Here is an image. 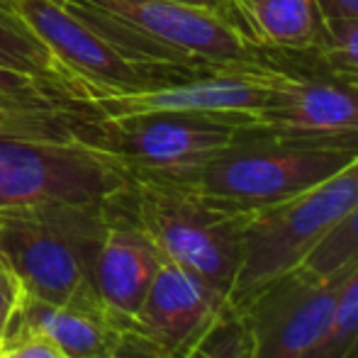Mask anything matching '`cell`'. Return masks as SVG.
I'll return each instance as SVG.
<instances>
[{
    "label": "cell",
    "instance_id": "1",
    "mask_svg": "<svg viewBox=\"0 0 358 358\" xmlns=\"http://www.w3.org/2000/svg\"><path fill=\"white\" fill-rule=\"evenodd\" d=\"M115 49L193 73L259 69L275 62L227 15L176 0H62Z\"/></svg>",
    "mask_w": 358,
    "mask_h": 358
},
{
    "label": "cell",
    "instance_id": "2",
    "mask_svg": "<svg viewBox=\"0 0 358 358\" xmlns=\"http://www.w3.org/2000/svg\"><path fill=\"white\" fill-rule=\"evenodd\" d=\"M108 220L110 203L3 208L0 259L20 280L22 292L37 300L108 312L95 285Z\"/></svg>",
    "mask_w": 358,
    "mask_h": 358
},
{
    "label": "cell",
    "instance_id": "3",
    "mask_svg": "<svg viewBox=\"0 0 358 358\" xmlns=\"http://www.w3.org/2000/svg\"><path fill=\"white\" fill-rule=\"evenodd\" d=\"M117 205L154 239L166 261L183 266L229 300L251 213L154 178H132Z\"/></svg>",
    "mask_w": 358,
    "mask_h": 358
},
{
    "label": "cell",
    "instance_id": "4",
    "mask_svg": "<svg viewBox=\"0 0 358 358\" xmlns=\"http://www.w3.org/2000/svg\"><path fill=\"white\" fill-rule=\"evenodd\" d=\"M356 159L358 146L287 137L251 124L222 154L169 183L254 215L305 193Z\"/></svg>",
    "mask_w": 358,
    "mask_h": 358
},
{
    "label": "cell",
    "instance_id": "5",
    "mask_svg": "<svg viewBox=\"0 0 358 358\" xmlns=\"http://www.w3.org/2000/svg\"><path fill=\"white\" fill-rule=\"evenodd\" d=\"M251 124L254 117L241 113H95L76 124V137L115 159L132 178L178 180L222 154Z\"/></svg>",
    "mask_w": 358,
    "mask_h": 358
},
{
    "label": "cell",
    "instance_id": "6",
    "mask_svg": "<svg viewBox=\"0 0 358 358\" xmlns=\"http://www.w3.org/2000/svg\"><path fill=\"white\" fill-rule=\"evenodd\" d=\"M132 176L76 134L0 127V210L49 203H110Z\"/></svg>",
    "mask_w": 358,
    "mask_h": 358
},
{
    "label": "cell",
    "instance_id": "7",
    "mask_svg": "<svg viewBox=\"0 0 358 358\" xmlns=\"http://www.w3.org/2000/svg\"><path fill=\"white\" fill-rule=\"evenodd\" d=\"M358 205V159L305 193L254 213L244 231V256L231 290L239 307L268 280L305 261V256Z\"/></svg>",
    "mask_w": 358,
    "mask_h": 358
},
{
    "label": "cell",
    "instance_id": "8",
    "mask_svg": "<svg viewBox=\"0 0 358 358\" xmlns=\"http://www.w3.org/2000/svg\"><path fill=\"white\" fill-rule=\"evenodd\" d=\"M341 280L297 266L234 307L249 327L254 358H317L329 334Z\"/></svg>",
    "mask_w": 358,
    "mask_h": 358
},
{
    "label": "cell",
    "instance_id": "9",
    "mask_svg": "<svg viewBox=\"0 0 358 358\" xmlns=\"http://www.w3.org/2000/svg\"><path fill=\"white\" fill-rule=\"evenodd\" d=\"M275 57L278 66L271 71L268 98L254 113L256 127L358 146V85L302 66L290 54Z\"/></svg>",
    "mask_w": 358,
    "mask_h": 358
},
{
    "label": "cell",
    "instance_id": "10",
    "mask_svg": "<svg viewBox=\"0 0 358 358\" xmlns=\"http://www.w3.org/2000/svg\"><path fill=\"white\" fill-rule=\"evenodd\" d=\"M231 307L222 292L173 261H161L134 327L171 358L190 349Z\"/></svg>",
    "mask_w": 358,
    "mask_h": 358
},
{
    "label": "cell",
    "instance_id": "11",
    "mask_svg": "<svg viewBox=\"0 0 358 358\" xmlns=\"http://www.w3.org/2000/svg\"><path fill=\"white\" fill-rule=\"evenodd\" d=\"M159 246L149 234L110 200V220L95 264V285L108 312L122 327H134L142 302L159 271Z\"/></svg>",
    "mask_w": 358,
    "mask_h": 358
},
{
    "label": "cell",
    "instance_id": "12",
    "mask_svg": "<svg viewBox=\"0 0 358 358\" xmlns=\"http://www.w3.org/2000/svg\"><path fill=\"white\" fill-rule=\"evenodd\" d=\"M93 105L44 76L0 66V127L42 134H76Z\"/></svg>",
    "mask_w": 358,
    "mask_h": 358
},
{
    "label": "cell",
    "instance_id": "13",
    "mask_svg": "<svg viewBox=\"0 0 358 358\" xmlns=\"http://www.w3.org/2000/svg\"><path fill=\"white\" fill-rule=\"evenodd\" d=\"M8 329L37 331L52 339L69 358H93L103 354L127 327L108 312L78 305H54L22 292Z\"/></svg>",
    "mask_w": 358,
    "mask_h": 358
},
{
    "label": "cell",
    "instance_id": "14",
    "mask_svg": "<svg viewBox=\"0 0 358 358\" xmlns=\"http://www.w3.org/2000/svg\"><path fill=\"white\" fill-rule=\"evenodd\" d=\"M234 22L256 47L300 54L315 47L322 15L315 0H227Z\"/></svg>",
    "mask_w": 358,
    "mask_h": 358
},
{
    "label": "cell",
    "instance_id": "15",
    "mask_svg": "<svg viewBox=\"0 0 358 358\" xmlns=\"http://www.w3.org/2000/svg\"><path fill=\"white\" fill-rule=\"evenodd\" d=\"M290 57L307 69L358 85V17H322L315 47Z\"/></svg>",
    "mask_w": 358,
    "mask_h": 358
},
{
    "label": "cell",
    "instance_id": "16",
    "mask_svg": "<svg viewBox=\"0 0 358 358\" xmlns=\"http://www.w3.org/2000/svg\"><path fill=\"white\" fill-rule=\"evenodd\" d=\"M0 66L15 69V71H27L34 76H44V78L54 80V83L71 90L76 98H80L73 90V85L69 83V78L64 76V71L59 69V64L54 62L49 49L44 47L20 20H15L3 5H0Z\"/></svg>",
    "mask_w": 358,
    "mask_h": 358
},
{
    "label": "cell",
    "instance_id": "17",
    "mask_svg": "<svg viewBox=\"0 0 358 358\" xmlns=\"http://www.w3.org/2000/svg\"><path fill=\"white\" fill-rule=\"evenodd\" d=\"M300 266L324 280H344L358 268V205L351 210Z\"/></svg>",
    "mask_w": 358,
    "mask_h": 358
},
{
    "label": "cell",
    "instance_id": "18",
    "mask_svg": "<svg viewBox=\"0 0 358 358\" xmlns=\"http://www.w3.org/2000/svg\"><path fill=\"white\" fill-rule=\"evenodd\" d=\"M317 358H358V268L341 280L329 334Z\"/></svg>",
    "mask_w": 358,
    "mask_h": 358
},
{
    "label": "cell",
    "instance_id": "19",
    "mask_svg": "<svg viewBox=\"0 0 358 358\" xmlns=\"http://www.w3.org/2000/svg\"><path fill=\"white\" fill-rule=\"evenodd\" d=\"M178 358H254V344H251V334L244 317L234 307H229Z\"/></svg>",
    "mask_w": 358,
    "mask_h": 358
},
{
    "label": "cell",
    "instance_id": "20",
    "mask_svg": "<svg viewBox=\"0 0 358 358\" xmlns=\"http://www.w3.org/2000/svg\"><path fill=\"white\" fill-rule=\"evenodd\" d=\"M0 358H69L52 339L27 329H8L0 339Z\"/></svg>",
    "mask_w": 358,
    "mask_h": 358
},
{
    "label": "cell",
    "instance_id": "21",
    "mask_svg": "<svg viewBox=\"0 0 358 358\" xmlns=\"http://www.w3.org/2000/svg\"><path fill=\"white\" fill-rule=\"evenodd\" d=\"M93 358H171L166 349H161L154 339L139 331L137 327H127L120 331V336L103 351V354Z\"/></svg>",
    "mask_w": 358,
    "mask_h": 358
},
{
    "label": "cell",
    "instance_id": "22",
    "mask_svg": "<svg viewBox=\"0 0 358 358\" xmlns=\"http://www.w3.org/2000/svg\"><path fill=\"white\" fill-rule=\"evenodd\" d=\"M20 297H22V285L15 278L13 271L8 268V264L0 259V339H3L5 329L13 320Z\"/></svg>",
    "mask_w": 358,
    "mask_h": 358
},
{
    "label": "cell",
    "instance_id": "23",
    "mask_svg": "<svg viewBox=\"0 0 358 358\" xmlns=\"http://www.w3.org/2000/svg\"><path fill=\"white\" fill-rule=\"evenodd\" d=\"M322 17H358V0H315Z\"/></svg>",
    "mask_w": 358,
    "mask_h": 358
},
{
    "label": "cell",
    "instance_id": "24",
    "mask_svg": "<svg viewBox=\"0 0 358 358\" xmlns=\"http://www.w3.org/2000/svg\"><path fill=\"white\" fill-rule=\"evenodd\" d=\"M176 3H188V5H198V8H208V10H215V13L227 15L229 20H234L229 13V3H227V0H176Z\"/></svg>",
    "mask_w": 358,
    "mask_h": 358
},
{
    "label": "cell",
    "instance_id": "25",
    "mask_svg": "<svg viewBox=\"0 0 358 358\" xmlns=\"http://www.w3.org/2000/svg\"><path fill=\"white\" fill-rule=\"evenodd\" d=\"M5 129H10V127H5Z\"/></svg>",
    "mask_w": 358,
    "mask_h": 358
}]
</instances>
